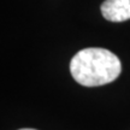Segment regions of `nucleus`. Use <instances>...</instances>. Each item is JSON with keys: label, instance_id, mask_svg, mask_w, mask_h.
Instances as JSON below:
<instances>
[{"label": "nucleus", "instance_id": "obj_1", "mask_svg": "<svg viewBox=\"0 0 130 130\" xmlns=\"http://www.w3.org/2000/svg\"><path fill=\"white\" fill-rule=\"evenodd\" d=\"M75 81L84 87H98L111 83L121 75L119 58L105 48L90 47L77 52L70 61Z\"/></svg>", "mask_w": 130, "mask_h": 130}, {"label": "nucleus", "instance_id": "obj_3", "mask_svg": "<svg viewBox=\"0 0 130 130\" xmlns=\"http://www.w3.org/2000/svg\"><path fill=\"white\" fill-rule=\"evenodd\" d=\"M19 130H36V129H28V128H25V129H19Z\"/></svg>", "mask_w": 130, "mask_h": 130}, {"label": "nucleus", "instance_id": "obj_2", "mask_svg": "<svg viewBox=\"0 0 130 130\" xmlns=\"http://www.w3.org/2000/svg\"><path fill=\"white\" fill-rule=\"evenodd\" d=\"M101 13L110 22H125L130 19V0H105L101 4Z\"/></svg>", "mask_w": 130, "mask_h": 130}]
</instances>
